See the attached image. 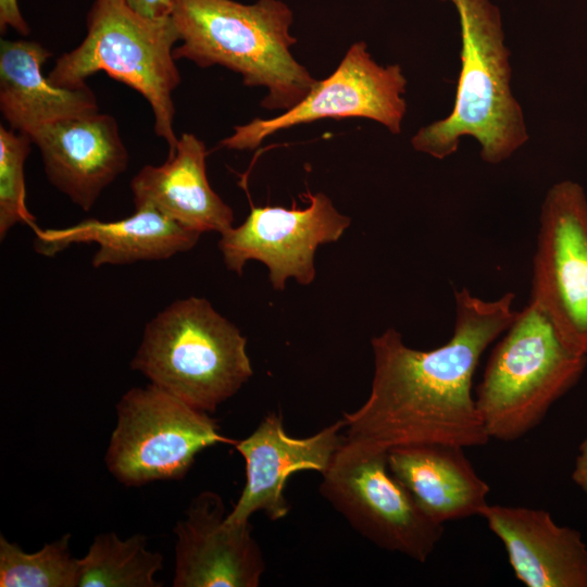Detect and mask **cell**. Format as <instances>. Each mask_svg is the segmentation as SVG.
<instances>
[{
    "label": "cell",
    "mask_w": 587,
    "mask_h": 587,
    "mask_svg": "<svg viewBox=\"0 0 587 587\" xmlns=\"http://www.w3.org/2000/svg\"><path fill=\"white\" fill-rule=\"evenodd\" d=\"M514 300V292L487 301L465 287L455 290L453 334L433 350L408 347L392 327L373 337L370 395L355 411L344 413L347 437L386 450L434 442L486 445L490 438L476 408L473 376L484 351L513 322Z\"/></svg>",
    "instance_id": "1"
},
{
    "label": "cell",
    "mask_w": 587,
    "mask_h": 587,
    "mask_svg": "<svg viewBox=\"0 0 587 587\" xmlns=\"http://www.w3.org/2000/svg\"><path fill=\"white\" fill-rule=\"evenodd\" d=\"M171 16L182 40L175 60L240 74L246 86L267 89L261 102L267 110L291 109L316 83L290 51L294 13L280 0H173Z\"/></svg>",
    "instance_id": "2"
},
{
    "label": "cell",
    "mask_w": 587,
    "mask_h": 587,
    "mask_svg": "<svg viewBox=\"0 0 587 587\" xmlns=\"http://www.w3.org/2000/svg\"><path fill=\"white\" fill-rule=\"evenodd\" d=\"M458 14L461 68L450 114L411 138L417 152L444 160L463 137L480 145L484 162L508 160L529 138L523 109L511 88L510 51L499 8L491 0H441Z\"/></svg>",
    "instance_id": "3"
},
{
    "label": "cell",
    "mask_w": 587,
    "mask_h": 587,
    "mask_svg": "<svg viewBox=\"0 0 587 587\" xmlns=\"http://www.w3.org/2000/svg\"><path fill=\"white\" fill-rule=\"evenodd\" d=\"M130 367L210 414L253 374L247 338L205 298L193 296L172 302L146 324Z\"/></svg>",
    "instance_id": "4"
},
{
    "label": "cell",
    "mask_w": 587,
    "mask_h": 587,
    "mask_svg": "<svg viewBox=\"0 0 587 587\" xmlns=\"http://www.w3.org/2000/svg\"><path fill=\"white\" fill-rule=\"evenodd\" d=\"M179 35L172 16L149 18L125 0H95L82 43L62 54L48 74L59 87L85 86L87 77L104 72L138 91L150 104L154 132L174 155L178 138L173 128L172 93L180 84L173 50Z\"/></svg>",
    "instance_id": "5"
},
{
    "label": "cell",
    "mask_w": 587,
    "mask_h": 587,
    "mask_svg": "<svg viewBox=\"0 0 587 587\" xmlns=\"http://www.w3.org/2000/svg\"><path fill=\"white\" fill-rule=\"evenodd\" d=\"M586 365L587 357L571 351L529 300L491 350L474 396L488 437H524L578 383Z\"/></svg>",
    "instance_id": "6"
},
{
    "label": "cell",
    "mask_w": 587,
    "mask_h": 587,
    "mask_svg": "<svg viewBox=\"0 0 587 587\" xmlns=\"http://www.w3.org/2000/svg\"><path fill=\"white\" fill-rule=\"evenodd\" d=\"M116 417L104 461L126 487L183 479L202 450L237 441L222 435L210 413L151 383L127 390Z\"/></svg>",
    "instance_id": "7"
},
{
    "label": "cell",
    "mask_w": 587,
    "mask_h": 587,
    "mask_svg": "<svg viewBox=\"0 0 587 587\" xmlns=\"http://www.w3.org/2000/svg\"><path fill=\"white\" fill-rule=\"evenodd\" d=\"M320 494L377 547L425 562L444 535L388 466V450L346 436L322 474Z\"/></svg>",
    "instance_id": "8"
},
{
    "label": "cell",
    "mask_w": 587,
    "mask_h": 587,
    "mask_svg": "<svg viewBox=\"0 0 587 587\" xmlns=\"http://www.w3.org/2000/svg\"><path fill=\"white\" fill-rule=\"evenodd\" d=\"M530 301L571 351L587 357V196L575 180L553 184L544 198Z\"/></svg>",
    "instance_id": "9"
},
{
    "label": "cell",
    "mask_w": 587,
    "mask_h": 587,
    "mask_svg": "<svg viewBox=\"0 0 587 587\" xmlns=\"http://www.w3.org/2000/svg\"><path fill=\"white\" fill-rule=\"evenodd\" d=\"M405 88L407 78L399 64H378L366 43L357 41L334 73L316 80L302 101L273 118L257 117L235 126L234 134L220 146L233 150L255 149L279 130L323 118L364 117L399 135L407 112Z\"/></svg>",
    "instance_id": "10"
},
{
    "label": "cell",
    "mask_w": 587,
    "mask_h": 587,
    "mask_svg": "<svg viewBox=\"0 0 587 587\" xmlns=\"http://www.w3.org/2000/svg\"><path fill=\"white\" fill-rule=\"evenodd\" d=\"M305 198L304 209L252 207L242 224L221 234L218 248L226 267L241 275L245 264L255 260L268 267L274 289L283 290L288 278L310 285L317 247L337 241L351 220L323 192H308Z\"/></svg>",
    "instance_id": "11"
},
{
    "label": "cell",
    "mask_w": 587,
    "mask_h": 587,
    "mask_svg": "<svg viewBox=\"0 0 587 587\" xmlns=\"http://www.w3.org/2000/svg\"><path fill=\"white\" fill-rule=\"evenodd\" d=\"M342 417L316 434L296 438L287 434L280 413H268L245 439L234 445L245 460L246 483L227 513L228 523H249L262 511L271 521L286 517L290 504L285 497L288 478L301 471L323 474L344 442Z\"/></svg>",
    "instance_id": "12"
},
{
    "label": "cell",
    "mask_w": 587,
    "mask_h": 587,
    "mask_svg": "<svg viewBox=\"0 0 587 587\" xmlns=\"http://www.w3.org/2000/svg\"><path fill=\"white\" fill-rule=\"evenodd\" d=\"M214 491L193 497L176 522L174 587H258L265 561L250 522L228 523Z\"/></svg>",
    "instance_id": "13"
},
{
    "label": "cell",
    "mask_w": 587,
    "mask_h": 587,
    "mask_svg": "<svg viewBox=\"0 0 587 587\" xmlns=\"http://www.w3.org/2000/svg\"><path fill=\"white\" fill-rule=\"evenodd\" d=\"M28 135L40 151L48 180L84 211L128 166L117 122L109 114L55 121Z\"/></svg>",
    "instance_id": "14"
},
{
    "label": "cell",
    "mask_w": 587,
    "mask_h": 587,
    "mask_svg": "<svg viewBox=\"0 0 587 587\" xmlns=\"http://www.w3.org/2000/svg\"><path fill=\"white\" fill-rule=\"evenodd\" d=\"M500 539L515 577L527 587H587V545L549 512L487 504L480 515Z\"/></svg>",
    "instance_id": "15"
},
{
    "label": "cell",
    "mask_w": 587,
    "mask_h": 587,
    "mask_svg": "<svg viewBox=\"0 0 587 587\" xmlns=\"http://www.w3.org/2000/svg\"><path fill=\"white\" fill-rule=\"evenodd\" d=\"M205 159L204 142L192 134H183L173 157L162 165L143 166L133 177L135 209L157 210L200 234H223L233 227V209L211 188Z\"/></svg>",
    "instance_id": "16"
},
{
    "label": "cell",
    "mask_w": 587,
    "mask_h": 587,
    "mask_svg": "<svg viewBox=\"0 0 587 587\" xmlns=\"http://www.w3.org/2000/svg\"><path fill=\"white\" fill-rule=\"evenodd\" d=\"M32 228L36 251L48 257L74 243H97L93 267L166 260L192 249L201 235L150 208L135 209L120 221L88 218L65 228Z\"/></svg>",
    "instance_id": "17"
},
{
    "label": "cell",
    "mask_w": 587,
    "mask_h": 587,
    "mask_svg": "<svg viewBox=\"0 0 587 587\" xmlns=\"http://www.w3.org/2000/svg\"><path fill=\"white\" fill-rule=\"evenodd\" d=\"M464 448L449 444H421L388 450V466L433 521L480 515L488 504L489 485L476 473Z\"/></svg>",
    "instance_id": "18"
},
{
    "label": "cell",
    "mask_w": 587,
    "mask_h": 587,
    "mask_svg": "<svg viewBox=\"0 0 587 587\" xmlns=\"http://www.w3.org/2000/svg\"><path fill=\"white\" fill-rule=\"evenodd\" d=\"M51 52L37 41H0V111L10 128L29 134L55 121L99 112L87 86L59 87L42 73Z\"/></svg>",
    "instance_id": "19"
},
{
    "label": "cell",
    "mask_w": 587,
    "mask_h": 587,
    "mask_svg": "<svg viewBox=\"0 0 587 587\" xmlns=\"http://www.w3.org/2000/svg\"><path fill=\"white\" fill-rule=\"evenodd\" d=\"M78 564L77 587L162 586L154 575L163 567V555L149 550L141 534L127 539L114 532L99 534Z\"/></svg>",
    "instance_id": "20"
},
{
    "label": "cell",
    "mask_w": 587,
    "mask_h": 587,
    "mask_svg": "<svg viewBox=\"0 0 587 587\" xmlns=\"http://www.w3.org/2000/svg\"><path fill=\"white\" fill-rule=\"evenodd\" d=\"M71 535L46 544L34 553L0 536L1 587H77L78 559L70 551Z\"/></svg>",
    "instance_id": "21"
},
{
    "label": "cell",
    "mask_w": 587,
    "mask_h": 587,
    "mask_svg": "<svg viewBox=\"0 0 587 587\" xmlns=\"http://www.w3.org/2000/svg\"><path fill=\"white\" fill-rule=\"evenodd\" d=\"M30 137L0 126V239L17 224L34 227L35 217L25 203L24 165L30 152Z\"/></svg>",
    "instance_id": "22"
},
{
    "label": "cell",
    "mask_w": 587,
    "mask_h": 587,
    "mask_svg": "<svg viewBox=\"0 0 587 587\" xmlns=\"http://www.w3.org/2000/svg\"><path fill=\"white\" fill-rule=\"evenodd\" d=\"M8 27H12L23 36L29 34V27L22 15L17 0H0V32L5 33Z\"/></svg>",
    "instance_id": "23"
},
{
    "label": "cell",
    "mask_w": 587,
    "mask_h": 587,
    "mask_svg": "<svg viewBox=\"0 0 587 587\" xmlns=\"http://www.w3.org/2000/svg\"><path fill=\"white\" fill-rule=\"evenodd\" d=\"M137 13L149 18L171 16L173 0H125Z\"/></svg>",
    "instance_id": "24"
},
{
    "label": "cell",
    "mask_w": 587,
    "mask_h": 587,
    "mask_svg": "<svg viewBox=\"0 0 587 587\" xmlns=\"http://www.w3.org/2000/svg\"><path fill=\"white\" fill-rule=\"evenodd\" d=\"M572 480L587 495V435L579 444L572 471Z\"/></svg>",
    "instance_id": "25"
}]
</instances>
